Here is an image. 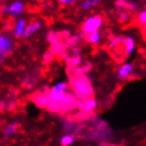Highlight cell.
Segmentation results:
<instances>
[{"mask_svg": "<svg viewBox=\"0 0 146 146\" xmlns=\"http://www.w3.org/2000/svg\"><path fill=\"white\" fill-rule=\"evenodd\" d=\"M71 88L76 99L85 100L88 98H92L93 88L91 83L89 82L86 75H73L70 80Z\"/></svg>", "mask_w": 146, "mask_h": 146, "instance_id": "6da1fadb", "label": "cell"}, {"mask_svg": "<svg viewBox=\"0 0 146 146\" xmlns=\"http://www.w3.org/2000/svg\"><path fill=\"white\" fill-rule=\"evenodd\" d=\"M67 92H68V83H66V82H58V83L53 85V87L49 90L48 96H49L50 101L59 103Z\"/></svg>", "mask_w": 146, "mask_h": 146, "instance_id": "7a4b0ae2", "label": "cell"}, {"mask_svg": "<svg viewBox=\"0 0 146 146\" xmlns=\"http://www.w3.org/2000/svg\"><path fill=\"white\" fill-rule=\"evenodd\" d=\"M103 25V18L100 15H94L87 18L83 23V32L86 35L93 32H98L100 31L101 27Z\"/></svg>", "mask_w": 146, "mask_h": 146, "instance_id": "3957f363", "label": "cell"}, {"mask_svg": "<svg viewBox=\"0 0 146 146\" xmlns=\"http://www.w3.org/2000/svg\"><path fill=\"white\" fill-rule=\"evenodd\" d=\"M60 104V112L62 113H66L70 110L74 109L75 107L77 106L78 104V101H77L76 96L73 94V93H69L67 92L65 96L62 98V100L59 102Z\"/></svg>", "mask_w": 146, "mask_h": 146, "instance_id": "277c9868", "label": "cell"}, {"mask_svg": "<svg viewBox=\"0 0 146 146\" xmlns=\"http://www.w3.org/2000/svg\"><path fill=\"white\" fill-rule=\"evenodd\" d=\"M23 11H25L23 2L17 0V1H14L4 7L3 13L7 14V16H11V17H18L23 13Z\"/></svg>", "mask_w": 146, "mask_h": 146, "instance_id": "5b68a950", "label": "cell"}, {"mask_svg": "<svg viewBox=\"0 0 146 146\" xmlns=\"http://www.w3.org/2000/svg\"><path fill=\"white\" fill-rule=\"evenodd\" d=\"M13 49V42L10 36L0 34V59L5 57Z\"/></svg>", "mask_w": 146, "mask_h": 146, "instance_id": "8992f818", "label": "cell"}, {"mask_svg": "<svg viewBox=\"0 0 146 146\" xmlns=\"http://www.w3.org/2000/svg\"><path fill=\"white\" fill-rule=\"evenodd\" d=\"M77 106L80 108V110L83 113L89 114V113L93 112L98 106V103L93 98H88L85 100H80V102H78Z\"/></svg>", "mask_w": 146, "mask_h": 146, "instance_id": "52a82bcc", "label": "cell"}, {"mask_svg": "<svg viewBox=\"0 0 146 146\" xmlns=\"http://www.w3.org/2000/svg\"><path fill=\"white\" fill-rule=\"evenodd\" d=\"M32 101L34 102V104L39 108H46L49 103V96H48V91L47 92H37L36 94H34L32 96Z\"/></svg>", "mask_w": 146, "mask_h": 146, "instance_id": "ba28073f", "label": "cell"}, {"mask_svg": "<svg viewBox=\"0 0 146 146\" xmlns=\"http://www.w3.org/2000/svg\"><path fill=\"white\" fill-rule=\"evenodd\" d=\"M133 70V65L131 62H125L117 70V78L119 80H126L130 76Z\"/></svg>", "mask_w": 146, "mask_h": 146, "instance_id": "9c48e42d", "label": "cell"}, {"mask_svg": "<svg viewBox=\"0 0 146 146\" xmlns=\"http://www.w3.org/2000/svg\"><path fill=\"white\" fill-rule=\"evenodd\" d=\"M41 27H42V22L41 21H34V22H31L30 25L26 27V31H25V34H23V37H30L34 35V34L36 33L38 30L41 29Z\"/></svg>", "mask_w": 146, "mask_h": 146, "instance_id": "30bf717a", "label": "cell"}, {"mask_svg": "<svg viewBox=\"0 0 146 146\" xmlns=\"http://www.w3.org/2000/svg\"><path fill=\"white\" fill-rule=\"evenodd\" d=\"M26 27H27V22L26 19L20 18L18 19L16 23H15V27L13 29V33L16 37H22L23 34H25V31H26Z\"/></svg>", "mask_w": 146, "mask_h": 146, "instance_id": "8fae6325", "label": "cell"}, {"mask_svg": "<svg viewBox=\"0 0 146 146\" xmlns=\"http://www.w3.org/2000/svg\"><path fill=\"white\" fill-rule=\"evenodd\" d=\"M124 46H125V54L127 55V56H130L133 53V51H135V39L130 36L126 37L124 40Z\"/></svg>", "mask_w": 146, "mask_h": 146, "instance_id": "7c38bea8", "label": "cell"}, {"mask_svg": "<svg viewBox=\"0 0 146 146\" xmlns=\"http://www.w3.org/2000/svg\"><path fill=\"white\" fill-rule=\"evenodd\" d=\"M66 52V44L62 41H57L56 44H52L51 53L53 55H62V53Z\"/></svg>", "mask_w": 146, "mask_h": 146, "instance_id": "4fadbf2b", "label": "cell"}, {"mask_svg": "<svg viewBox=\"0 0 146 146\" xmlns=\"http://www.w3.org/2000/svg\"><path fill=\"white\" fill-rule=\"evenodd\" d=\"M18 125H19V123L17 121H14V122L10 123L7 127L4 128V131H3L4 137H7V138H9V137L14 135L16 130H17V128H18Z\"/></svg>", "mask_w": 146, "mask_h": 146, "instance_id": "5bb4252c", "label": "cell"}, {"mask_svg": "<svg viewBox=\"0 0 146 146\" xmlns=\"http://www.w3.org/2000/svg\"><path fill=\"white\" fill-rule=\"evenodd\" d=\"M66 60H67V62H68L69 67L72 68V69H75L77 67H80V65H82V62H83L80 56H73V55L68 56Z\"/></svg>", "mask_w": 146, "mask_h": 146, "instance_id": "9a60e30c", "label": "cell"}, {"mask_svg": "<svg viewBox=\"0 0 146 146\" xmlns=\"http://www.w3.org/2000/svg\"><path fill=\"white\" fill-rule=\"evenodd\" d=\"M86 39H87V41L89 44H99L100 41H101V39H102V34L100 33V31L87 34V35H86Z\"/></svg>", "mask_w": 146, "mask_h": 146, "instance_id": "2e32d148", "label": "cell"}, {"mask_svg": "<svg viewBox=\"0 0 146 146\" xmlns=\"http://www.w3.org/2000/svg\"><path fill=\"white\" fill-rule=\"evenodd\" d=\"M103 0H84L82 3H80V7L83 10L85 11H88V10H90L92 9L93 7L95 5H98L99 3H101Z\"/></svg>", "mask_w": 146, "mask_h": 146, "instance_id": "e0dca14e", "label": "cell"}, {"mask_svg": "<svg viewBox=\"0 0 146 146\" xmlns=\"http://www.w3.org/2000/svg\"><path fill=\"white\" fill-rule=\"evenodd\" d=\"M124 37H114L112 39H110V41L108 42V48L110 50H114V49H117L119 47V44H124Z\"/></svg>", "mask_w": 146, "mask_h": 146, "instance_id": "ac0fdd59", "label": "cell"}, {"mask_svg": "<svg viewBox=\"0 0 146 146\" xmlns=\"http://www.w3.org/2000/svg\"><path fill=\"white\" fill-rule=\"evenodd\" d=\"M80 39H82V36L78 35V34H75V35H73V36L69 37L67 39L66 44H68L70 47H76L77 44H78V42L80 41Z\"/></svg>", "mask_w": 146, "mask_h": 146, "instance_id": "d6986e66", "label": "cell"}, {"mask_svg": "<svg viewBox=\"0 0 146 146\" xmlns=\"http://www.w3.org/2000/svg\"><path fill=\"white\" fill-rule=\"evenodd\" d=\"M46 108H47L49 111H51V112H54V113L60 112V104L56 102H53V101H49Z\"/></svg>", "mask_w": 146, "mask_h": 146, "instance_id": "ffe728a7", "label": "cell"}, {"mask_svg": "<svg viewBox=\"0 0 146 146\" xmlns=\"http://www.w3.org/2000/svg\"><path fill=\"white\" fill-rule=\"evenodd\" d=\"M74 143V137L72 135H64L60 139V144L62 146H70Z\"/></svg>", "mask_w": 146, "mask_h": 146, "instance_id": "44dd1931", "label": "cell"}, {"mask_svg": "<svg viewBox=\"0 0 146 146\" xmlns=\"http://www.w3.org/2000/svg\"><path fill=\"white\" fill-rule=\"evenodd\" d=\"M47 38H48V41H49V42L51 44V46H52V44H56L57 41H59V36H58V34L54 33V32H50V33L48 34Z\"/></svg>", "mask_w": 146, "mask_h": 146, "instance_id": "7402d4cb", "label": "cell"}, {"mask_svg": "<svg viewBox=\"0 0 146 146\" xmlns=\"http://www.w3.org/2000/svg\"><path fill=\"white\" fill-rule=\"evenodd\" d=\"M138 21H139L140 25L145 26V23H146V11L145 10H143L142 12H140L139 13V16H138Z\"/></svg>", "mask_w": 146, "mask_h": 146, "instance_id": "603a6c76", "label": "cell"}, {"mask_svg": "<svg viewBox=\"0 0 146 146\" xmlns=\"http://www.w3.org/2000/svg\"><path fill=\"white\" fill-rule=\"evenodd\" d=\"M120 19L123 22H127L129 19H130V16H129V13L126 11H123L120 13Z\"/></svg>", "mask_w": 146, "mask_h": 146, "instance_id": "cb8c5ba5", "label": "cell"}, {"mask_svg": "<svg viewBox=\"0 0 146 146\" xmlns=\"http://www.w3.org/2000/svg\"><path fill=\"white\" fill-rule=\"evenodd\" d=\"M53 56L54 55L52 54L51 51L48 52V53H46V54L44 55V62H46V64H48V62H50L52 60V58H53Z\"/></svg>", "mask_w": 146, "mask_h": 146, "instance_id": "d4e9b609", "label": "cell"}, {"mask_svg": "<svg viewBox=\"0 0 146 146\" xmlns=\"http://www.w3.org/2000/svg\"><path fill=\"white\" fill-rule=\"evenodd\" d=\"M115 5L119 9H125V7H126V0H117L115 1Z\"/></svg>", "mask_w": 146, "mask_h": 146, "instance_id": "484cf974", "label": "cell"}, {"mask_svg": "<svg viewBox=\"0 0 146 146\" xmlns=\"http://www.w3.org/2000/svg\"><path fill=\"white\" fill-rule=\"evenodd\" d=\"M76 1L77 0H59V3L62 5H71Z\"/></svg>", "mask_w": 146, "mask_h": 146, "instance_id": "4316f807", "label": "cell"}]
</instances>
